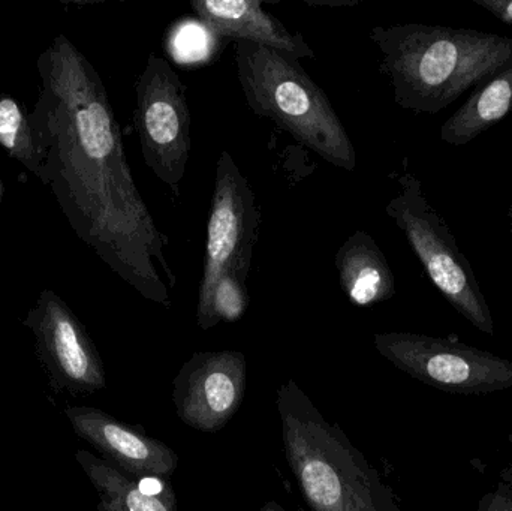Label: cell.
I'll return each instance as SVG.
<instances>
[{
    "mask_svg": "<svg viewBox=\"0 0 512 511\" xmlns=\"http://www.w3.org/2000/svg\"><path fill=\"white\" fill-rule=\"evenodd\" d=\"M45 84L54 110L42 122L59 131L54 165L65 183L57 191L78 236L144 299L171 309L177 278L168 237L135 185L101 78L65 42L51 54Z\"/></svg>",
    "mask_w": 512,
    "mask_h": 511,
    "instance_id": "1",
    "label": "cell"
},
{
    "mask_svg": "<svg viewBox=\"0 0 512 511\" xmlns=\"http://www.w3.org/2000/svg\"><path fill=\"white\" fill-rule=\"evenodd\" d=\"M382 74L400 108L436 114L512 62V38L435 24L375 26Z\"/></svg>",
    "mask_w": 512,
    "mask_h": 511,
    "instance_id": "2",
    "label": "cell"
},
{
    "mask_svg": "<svg viewBox=\"0 0 512 511\" xmlns=\"http://www.w3.org/2000/svg\"><path fill=\"white\" fill-rule=\"evenodd\" d=\"M286 461L313 511H399L391 489L294 380L277 390Z\"/></svg>",
    "mask_w": 512,
    "mask_h": 511,
    "instance_id": "3",
    "label": "cell"
},
{
    "mask_svg": "<svg viewBox=\"0 0 512 511\" xmlns=\"http://www.w3.org/2000/svg\"><path fill=\"white\" fill-rule=\"evenodd\" d=\"M237 77L249 108L328 164L354 171L357 153L324 90L298 60L252 42L234 44Z\"/></svg>",
    "mask_w": 512,
    "mask_h": 511,
    "instance_id": "4",
    "label": "cell"
},
{
    "mask_svg": "<svg viewBox=\"0 0 512 511\" xmlns=\"http://www.w3.org/2000/svg\"><path fill=\"white\" fill-rule=\"evenodd\" d=\"M399 192L385 212L405 234L427 276L448 303L475 329L495 335L490 306L468 258L460 251L445 219L427 200L423 183L411 171L396 174Z\"/></svg>",
    "mask_w": 512,
    "mask_h": 511,
    "instance_id": "5",
    "label": "cell"
},
{
    "mask_svg": "<svg viewBox=\"0 0 512 511\" xmlns=\"http://www.w3.org/2000/svg\"><path fill=\"white\" fill-rule=\"evenodd\" d=\"M382 357L415 380L454 395L512 389V362L451 339L417 333H376Z\"/></svg>",
    "mask_w": 512,
    "mask_h": 511,
    "instance_id": "6",
    "label": "cell"
},
{
    "mask_svg": "<svg viewBox=\"0 0 512 511\" xmlns=\"http://www.w3.org/2000/svg\"><path fill=\"white\" fill-rule=\"evenodd\" d=\"M135 128L147 167L180 194L191 156V111L186 86L164 57L150 54L135 84Z\"/></svg>",
    "mask_w": 512,
    "mask_h": 511,
    "instance_id": "7",
    "label": "cell"
},
{
    "mask_svg": "<svg viewBox=\"0 0 512 511\" xmlns=\"http://www.w3.org/2000/svg\"><path fill=\"white\" fill-rule=\"evenodd\" d=\"M258 230L259 209L254 189L233 155L222 150L216 161L215 189L207 221L197 317L206 311L222 276L233 275L248 282Z\"/></svg>",
    "mask_w": 512,
    "mask_h": 511,
    "instance_id": "8",
    "label": "cell"
},
{
    "mask_svg": "<svg viewBox=\"0 0 512 511\" xmlns=\"http://www.w3.org/2000/svg\"><path fill=\"white\" fill-rule=\"evenodd\" d=\"M39 359L60 392L87 395L107 386L104 363L83 324L54 297L45 293L27 320Z\"/></svg>",
    "mask_w": 512,
    "mask_h": 511,
    "instance_id": "9",
    "label": "cell"
},
{
    "mask_svg": "<svg viewBox=\"0 0 512 511\" xmlns=\"http://www.w3.org/2000/svg\"><path fill=\"white\" fill-rule=\"evenodd\" d=\"M246 372V357L239 351L195 353L174 378L179 419L201 432L224 429L242 407Z\"/></svg>",
    "mask_w": 512,
    "mask_h": 511,
    "instance_id": "10",
    "label": "cell"
},
{
    "mask_svg": "<svg viewBox=\"0 0 512 511\" xmlns=\"http://www.w3.org/2000/svg\"><path fill=\"white\" fill-rule=\"evenodd\" d=\"M66 419L78 437L95 447L105 461L141 479H164L176 473L179 456L171 447L126 425L98 408H65Z\"/></svg>",
    "mask_w": 512,
    "mask_h": 511,
    "instance_id": "11",
    "label": "cell"
},
{
    "mask_svg": "<svg viewBox=\"0 0 512 511\" xmlns=\"http://www.w3.org/2000/svg\"><path fill=\"white\" fill-rule=\"evenodd\" d=\"M261 0H192L201 23L222 38L273 48L295 60L313 59L315 51L300 32H291L282 21L262 8Z\"/></svg>",
    "mask_w": 512,
    "mask_h": 511,
    "instance_id": "12",
    "label": "cell"
},
{
    "mask_svg": "<svg viewBox=\"0 0 512 511\" xmlns=\"http://www.w3.org/2000/svg\"><path fill=\"white\" fill-rule=\"evenodd\" d=\"M340 288L355 306L376 305L396 293L394 275L384 252L367 231L357 230L336 254Z\"/></svg>",
    "mask_w": 512,
    "mask_h": 511,
    "instance_id": "13",
    "label": "cell"
},
{
    "mask_svg": "<svg viewBox=\"0 0 512 511\" xmlns=\"http://www.w3.org/2000/svg\"><path fill=\"white\" fill-rule=\"evenodd\" d=\"M75 459L98 492L99 511H179L170 486L155 492L144 486V479L123 473L87 450H78Z\"/></svg>",
    "mask_w": 512,
    "mask_h": 511,
    "instance_id": "14",
    "label": "cell"
},
{
    "mask_svg": "<svg viewBox=\"0 0 512 511\" xmlns=\"http://www.w3.org/2000/svg\"><path fill=\"white\" fill-rule=\"evenodd\" d=\"M512 111V62L477 87L471 98L441 126V140L465 146Z\"/></svg>",
    "mask_w": 512,
    "mask_h": 511,
    "instance_id": "15",
    "label": "cell"
},
{
    "mask_svg": "<svg viewBox=\"0 0 512 511\" xmlns=\"http://www.w3.org/2000/svg\"><path fill=\"white\" fill-rule=\"evenodd\" d=\"M0 144L9 155L20 159L39 174L41 158L35 143V131L30 128L20 105L12 98L0 99Z\"/></svg>",
    "mask_w": 512,
    "mask_h": 511,
    "instance_id": "16",
    "label": "cell"
},
{
    "mask_svg": "<svg viewBox=\"0 0 512 511\" xmlns=\"http://www.w3.org/2000/svg\"><path fill=\"white\" fill-rule=\"evenodd\" d=\"M480 511H512V491L507 485H499L492 494L481 501Z\"/></svg>",
    "mask_w": 512,
    "mask_h": 511,
    "instance_id": "17",
    "label": "cell"
},
{
    "mask_svg": "<svg viewBox=\"0 0 512 511\" xmlns=\"http://www.w3.org/2000/svg\"><path fill=\"white\" fill-rule=\"evenodd\" d=\"M484 11L498 18L502 23L512 27V0H472Z\"/></svg>",
    "mask_w": 512,
    "mask_h": 511,
    "instance_id": "18",
    "label": "cell"
},
{
    "mask_svg": "<svg viewBox=\"0 0 512 511\" xmlns=\"http://www.w3.org/2000/svg\"><path fill=\"white\" fill-rule=\"evenodd\" d=\"M259 511H288V510L283 509L282 506H279V504L273 503V501H271V503L265 504V506L262 507V509L259 510ZM295 511H304V510L303 509H297Z\"/></svg>",
    "mask_w": 512,
    "mask_h": 511,
    "instance_id": "19",
    "label": "cell"
},
{
    "mask_svg": "<svg viewBox=\"0 0 512 511\" xmlns=\"http://www.w3.org/2000/svg\"><path fill=\"white\" fill-rule=\"evenodd\" d=\"M510 221H511V234H512V198H511V207H510Z\"/></svg>",
    "mask_w": 512,
    "mask_h": 511,
    "instance_id": "20",
    "label": "cell"
},
{
    "mask_svg": "<svg viewBox=\"0 0 512 511\" xmlns=\"http://www.w3.org/2000/svg\"><path fill=\"white\" fill-rule=\"evenodd\" d=\"M510 443L512 444V428H511V432H510Z\"/></svg>",
    "mask_w": 512,
    "mask_h": 511,
    "instance_id": "21",
    "label": "cell"
}]
</instances>
